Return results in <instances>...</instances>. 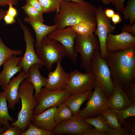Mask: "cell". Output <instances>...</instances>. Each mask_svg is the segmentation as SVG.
<instances>
[{
  "instance_id": "obj_28",
  "label": "cell",
  "mask_w": 135,
  "mask_h": 135,
  "mask_svg": "<svg viewBox=\"0 0 135 135\" xmlns=\"http://www.w3.org/2000/svg\"><path fill=\"white\" fill-rule=\"evenodd\" d=\"M21 50H13L8 47L2 41L0 36V67L8 58L13 55H20Z\"/></svg>"
},
{
  "instance_id": "obj_26",
  "label": "cell",
  "mask_w": 135,
  "mask_h": 135,
  "mask_svg": "<svg viewBox=\"0 0 135 135\" xmlns=\"http://www.w3.org/2000/svg\"><path fill=\"white\" fill-rule=\"evenodd\" d=\"M101 114L111 128L118 129L122 128L121 124L118 121L117 115L113 109L108 108Z\"/></svg>"
},
{
  "instance_id": "obj_27",
  "label": "cell",
  "mask_w": 135,
  "mask_h": 135,
  "mask_svg": "<svg viewBox=\"0 0 135 135\" xmlns=\"http://www.w3.org/2000/svg\"><path fill=\"white\" fill-rule=\"evenodd\" d=\"M84 120L86 122L107 134L111 128L101 114L95 118H88Z\"/></svg>"
},
{
  "instance_id": "obj_32",
  "label": "cell",
  "mask_w": 135,
  "mask_h": 135,
  "mask_svg": "<svg viewBox=\"0 0 135 135\" xmlns=\"http://www.w3.org/2000/svg\"><path fill=\"white\" fill-rule=\"evenodd\" d=\"M22 8L30 18L33 20L43 22V14L34 7L26 4L22 7Z\"/></svg>"
},
{
  "instance_id": "obj_2",
  "label": "cell",
  "mask_w": 135,
  "mask_h": 135,
  "mask_svg": "<svg viewBox=\"0 0 135 135\" xmlns=\"http://www.w3.org/2000/svg\"><path fill=\"white\" fill-rule=\"evenodd\" d=\"M96 8L88 2L84 1L78 3L62 0L53 22L54 24H57L58 29L84 22L96 23Z\"/></svg>"
},
{
  "instance_id": "obj_17",
  "label": "cell",
  "mask_w": 135,
  "mask_h": 135,
  "mask_svg": "<svg viewBox=\"0 0 135 135\" xmlns=\"http://www.w3.org/2000/svg\"><path fill=\"white\" fill-rule=\"evenodd\" d=\"M57 108L56 107H50L40 113L33 115L31 122L39 128L52 132L56 125L54 116Z\"/></svg>"
},
{
  "instance_id": "obj_23",
  "label": "cell",
  "mask_w": 135,
  "mask_h": 135,
  "mask_svg": "<svg viewBox=\"0 0 135 135\" xmlns=\"http://www.w3.org/2000/svg\"><path fill=\"white\" fill-rule=\"evenodd\" d=\"M6 100L4 92H0V122L6 129L11 126L9 122H14V119L8 113Z\"/></svg>"
},
{
  "instance_id": "obj_15",
  "label": "cell",
  "mask_w": 135,
  "mask_h": 135,
  "mask_svg": "<svg viewBox=\"0 0 135 135\" xmlns=\"http://www.w3.org/2000/svg\"><path fill=\"white\" fill-rule=\"evenodd\" d=\"M27 73L22 70L16 77H14L6 85L1 86L7 101L9 108L14 110L16 104L20 102L18 90L22 81L27 76Z\"/></svg>"
},
{
  "instance_id": "obj_45",
  "label": "cell",
  "mask_w": 135,
  "mask_h": 135,
  "mask_svg": "<svg viewBox=\"0 0 135 135\" xmlns=\"http://www.w3.org/2000/svg\"><path fill=\"white\" fill-rule=\"evenodd\" d=\"M8 5L9 6L8 9L6 10V14L15 18L17 14V11L12 5L11 4H9Z\"/></svg>"
},
{
  "instance_id": "obj_19",
  "label": "cell",
  "mask_w": 135,
  "mask_h": 135,
  "mask_svg": "<svg viewBox=\"0 0 135 135\" xmlns=\"http://www.w3.org/2000/svg\"><path fill=\"white\" fill-rule=\"evenodd\" d=\"M24 20L31 26L35 32L36 48L40 46L44 37L58 29V25L56 24L52 26H48L44 24L42 21L33 20L27 17H25Z\"/></svg>"
},
{
  "instance_id": "obj_39",
  "label": "cell",
  "mask_w": 135,
  "mask_h": 135,
  "mask_svg": "<svg viewBox=\"0 0 135 135\" xmlns=\"http://www.w3.org/2000/svg\"><path fill=\"white\" fill-rule=\"evenodd\" d=\"M125 0H111V3L115 6L116 10L122 13L124 8V3Z\"/></svg>"
},
{
  "instance_id": "obj_3",
  "label": "cell",
  "mask_w": 135,
  "mask_h": 135,
  "mask_svg": "<svg viewBox=\"0 0 135 135\" xmlns=\"http://www.w3.org/2000/svg\"><path fill=\"white\" fill-rule=\"evenodd\" d=\"M34 89L33 85L25 79L22 81L19 86L18 95L21 100L22 107L17 120L12 122L11 125L18 126L23 132L28 128L33 117L34 110L37 104L33 95Z\"/></svg>"
},
{
  "instance_id": "obj_24",
  "label": "cell",
  "mask_w": 135,
  "mask_h": 135,
  "mask_svg": "<svg viewBox=\"0 0 135 135\" xmlns=\"http://www.w3.org/2000/svg\"><path fill=\"white\" fill-rule=\"evenodd\" d=\"M96 26V23L84 22L70 26L77 34L86 36L94 33Z\"/></svg>"
},
{
  "instance_id": "obj_29",
  "label": "cell",
  "mask_w": 135,
  "mask_h": 135,
  "mask_svg": "<svg viewBox=\"0 0 135 135\" xmlns=\"http://www.w3.org/2000/svg\"><path fill=\"white\" fill-rule=\"evenodd\" d=\"M113 110L116 113L118 121L121 124L126 118L135 116V103H132L128 106L122 110Z\"/></svg>"
},
{
  "instance_id": "obj_49",
  "label": "cell",
  "mask_w": 135,
  "mask_h": 135,
  "mask_svg": "<svg viewBox=\"0 0 135 135\" xmlns=\"http://www.w3.org/2000/svg\"><path fill=\"white\" fill-rule=\"evenodd\" d=\"M105 5H108L111 3V0H100Z\"/></svg>"
},
{
  "instance_id": "obj_20",
  "label": "cell",
  "mask_w": 135,
  "mask_h": 135,
  "mask_svg": "<svg viewBox=\"0 0 135 135\" xmlns=\"http://www.w3.org/2000/svg\"><path fill=\"white\" fill-rule=\"evenodd\" d=\"M132 103L122 88L114 86L112 94L108 98V108L120 110L128 107Z\"/></svg>"
},
{
  "instance_id": "obj_7",
  "label": "cell",
  "mask_w": 135,
  "mask_h": 135,
  "mask_svg": "<svg viewBox=\"0 0 135 135\" xmlns=\"http://www.w3.org/2000/svg\"><path fill=\"white\" fill-rule=\"evenodd\" d=\"M71 94L66 89L51 90L42 88L34 98L37 104L34 110L33 115L40 113L50 107H57Z\"/></svg>"
},
{
  "instance_id": "obj_31",
  "label": "cell",
  "mask_w": 135,
  "mask_h": 135,
  "mask_svg": "<svg viewBox=\"0 0 135 135\" xmlns=\"http://www.w3.org/2000/svg\"><path fill=\"white\" fill-rule=\"evenodd\" d=\"M44 13L58 12L61 0H38Z\"/></svg>"
},
{
  "instance_id": "obj_13",
  "label": "cell",
  "mask_w": 135,
  "mask_h": 135,
  "mask_svg": "<svg viewBox=\"0 0 135 135\" xmlns=\"http://www.w3.org/2000/svg\"><path fill=\"white\" fill-rule=\"evenodd\" d=\"M93 127L84 119L77 116L57 124L52 132L54 134H67L83 135L87 130Z\"/></svg>"
},
{
  "instance_id": "obj_42",
  "label": "cell",
  "mask_w": 135,
  "mask_h": 135,
  "mask_svg": "<svg viewBox=\"0 0 135 135\" xmlns=\"http://www.w3.org/2000/svg\"><path fill=\"white\" fill-rule=\"evenodd\" d=\"M3 19L6 25L13 24L15 23L16 21L15 18L12 16L6 14L5 15Z\"/></svg>"
},
{
  "instance_id": "obj_35",
  "label": "cell",
  "mask_w": 135,
  "mask_h": 135,
  "mask_svg": "<svg viewBox=\"0 0 135 135\" xmlns=\"http://www.w3.org/2000/svg\"><path fill=\"white\" fill-rule=\"evenodd\" d=\"M23 132L18 126L11 125L6 129L2 135H21Z\"/></svg>"
},
{
  "instance_id": "obj_21",
  "label": "cell",
  "mask_w": 135,
  "mask_h": 135,
  "mask_svg": "<svg viewBox=\"0 0 135 135\" xmlns=\"http://www.w3.org/2000/svg\"><path fill=\"white\" fill-rule=\"evenodd\" d=\"M42 67L38 64H34L31 66L27 72V76L25 80L31 83L35 90L34 96V98L40 92L43 87L45 86L47 81V78L43 76L41 74L39 68Z\"/></svg>"
},
{
  "instance_id": "obj_12",
  "label": "cell",
  "mask_w": 135,
  "mask_h": 135,
  "mask_svg": "<svg viewBox=\"0 0 135 135\" xmlns=\"http://www.w3.org/2000/svg\"><path fill=\"white\" fill-rule=\"evenodd\" d=\"M77 34L70 26L58 29L48 34L50 39L59 42L64 47L66 56L76 64L77 61L78 53L74 50V39Z\"/></svg>"
},
{
  "instance_id": "obj_5",
  "label": "cell",
  "mask_w": 135,
  "mask_h": 135,
  "mask_svg": "<svg viewBox=\"0 0 135 135\" xmlns=\"http://www.w3.org/2000/svg\"><path fill=\"white\" fill-rule=\"evenodd\" d=\"M35 52L38 58L50 71L53 65L66 56L64 48L60 43L46 36L42 39Z\"/></svg>"
},
{
  "instance_id": "obj_6",
  "label": "cell",
  "mask_w": 135,
  "mask_h": 135,
  "mask_svg": "<svg viewBox=\"0 0 135 135\" xmlns=\"http://www.w3.org/2000/svg\"><path fill=\"white\" fill-rule=\"evenodd\" d=\"M74 50L80 55L82 68L86 72H90L91 61L94 53L100 50L98 38L94 33L86 36L77 34L74 39Z\"/></svg>"
},
{
  "instance_id": "obj_46",
  "label": "cell",
  "mask_w": 135,
  "mask_h": 135,
  "mask_svg": "<svg viewBox=\"0 0 135 135\" xmlns=\"http://www.w3.org/2000/svg\"><path fill=\"white\" fill-rule=\"evenodd\" d=\"M104 12L106 16L110 19L115 13L114 11L112 9L109 8H107L104 9Z\"/></svg>"
},
{
  "instance_id": "obj_34",
  "label": "cell",
  "mask_w": 135,
  "mask_h": 135,
  "mask_svg": "<svg viewBox=\"0 0 135 135\" xmlns=\"http://www.w3.org/2000/svg\"><path fill=\"white\" fill-rule=\"evenodd\" d=\"M123 90L131 102L135 103V82L128 85Z\"/></svg>"
},
{
  "instance_id": "obj_9",
  "label": "cell",
  "mask_w": 135,
  "mask_h": 135,
  "mask_svg": "<svg viewBox=\"0 0 135 135\" xmlns=\"http://www.w3.org/2000/svg\"><path fill=\"white\" fill-rule=\"evenodd\" d=\"M94 91L85 108L80 110L77 116L84 119L101 114L108 108V97L98 86L95 85Z\"/></svg>"
},
{
  "instance_id": "obj_16",
  "label": "cell",
  "mask_w": 135,
  "mask_h": 135,
  "mask_svg": "<svg viewBox=\"0 0 135 135\" xmlns=\"http://www.w3.org/2000/svg\"><path fill=\"white\" fill-rule=\"evenodd\" d=\"M60 60L56 67L53 71H50L48 76L47 83L45 88L51 90L66 89L69 74L66 72L62 67Z\"/></svg>"
},
{
  "instance_id": "obj_8",
  "label": "cell",
  "mask_w": 135,
  "mask_h": 135,
  "mask_svg": "<svg viewBox=\"0 0 135 135\" xmlns=\"http://www.w3.org/2000/svg\"><path fill=\"white\" fill-rule=\"evenodd\" d=\"M96 85V80L90 72L82 73L77 70L69 74L66 89L71 94L91 90Z\"/></svg>"
},
{
  "instance_id": "obj_4",
  "label": "cell",
  "mask_w": 135,
  "mask_h": 135,
  "mask_svg": "<svg viewBox=\"0 0 135 135\" xmlns=\"http://www.w3.org/2000/svg\"><path fill=\"white\" fill-rule=\"evenodd\" d=\"M90 72L94 76L96 85L99 87L109 97L114 86L111 77L110 69L105 60L100 56V50H96L90 63Z\"/></svg>"
},
{
  "instance_id": "obj_25",
  "label": "cell",
  "mask_w": 135,
  "mask_h": 135,
  "mask_svg": "<svg viewBox=\"0 0 135 135\" xmlns=\"http://www.w3.org/2000/svg\"><path fill=\"white\" fill-rule=\"evenodd\" d=\"M58 106L54 116L55 121L56 125L72 118L73 116L70 109L63 102Z\"/></svg>"
},
{
  "instance_id": "obj_33",
  "label": "cell",
  "mask_w": 135,
  "mask_h": 135,
  "mask_svg": "<svg viewBox=\"0 0 135 135\" xmlns=\"http://www.w3.org/2000/svg\"><path fill=\"white\" fill-rule=\"evenodd\" d=\"M52 132L49 131L39 128L30 122L27 129L21 135H53Z\"/></svg>"
},
{
  "instance_id": "obj_43",
  "label": "cell",
  "mask_w": 135,
  "mask_h": 135,
  "mask_svg": "<svg viewBox=\"0 0 135 135\" xmlns=\"http://www.w3.org/2000/svg\"><path fill=\"white\" fill-rule=\"evenodd\" d=\"M110 19L113 25L120 23L122 20L120 15L118 12H115Z\"/></svg>"
},
{
  "instance_id": "obj_30",
  "label": "cell",
  "mask_w": 135,
  "mask_h": 135,
  "mask_svg": "<svg viewBox=\"0 0 135 135\" xmlns=\"http://www.w3.org/2000/svg\"><path fill=\"white\" fill-rule=\"evenodd\" d=\"M125 20L129 19V24L135 22V0H128L127 5L122 12Z\"/></svg>"
},
{
  "instance_id": "obj_36",
  "label": "cell",
  "mask_w": 135,
  "mask_h": 135,
  "mask_svg": "<svg viewBox=\"0 0 135 135\" xmlns=\"http://www.w3.org/2000/svg\"><path fill=\"white\" fill-rule=\"evenodd\" d=\"M107 134V135H128L131 134L123 128L118 129L110 128Z\"/></svg>"
},
{
  "instance_id": "obj_48",
  "label": "cell",
  "mask_w": 135,
  "mask_h": 135,
  "mask_svg": "<svg viewBox=\"0 0 135 135\" xmlns=\"http://www.w3.org/2000/svg\"><path fill=\"white\" fill-rule=\"evenodd\" d=\"M2 124L0 122V135H2L6 129L3 127H2Z\"/></svg>"
},
{
  "instance_id": "obj_10",
  "label": "cell",
  "mask_w": 135,
  "mask_h": 135,
  "mask_svg": "<svg viewBox=\"0 0 135 135\" xmlns=\"http://www.w3.org/2000/svg\"><path fill=\"white\" fill-rule=\"evenodd\" d=\"M96 28L94 34L97 36L99 40L100 56L104 60L107 55L106 38L108 34H113L114 32L115 27L114 25H112L110 19L105 15L104 9L102 6H99L96 8Z\"/></svg>"
},
{
  "instance_id": "obj_37",
  "label": "cell",
  "mask_w": 135,
  "mask_h": 135,
  "mask_svg": "<svg viewBox=\"0 0 135 135\" xmlns=\"http://www.w3.org/2000/svg\"><path fill=\"white\" fill-rule=\"evenodd\" d=\"M26 3L36 9L40 13H44L43 9L38 0H26Z\"/></svg>"
},
{
  "instance_id": "obj_41",
  "label": "cell",
  "mask_w": 135,
  "mask_h": 135,
  "mask_svg": "<svg viewBox=\"0 0 135 135\" xmlns=\"http://www.w3.org/2000/svg\"><path fill=\"white\" fill-rule=\"evenodd\" d=\"M122 123L124 124V128H124L129 132H132L133 134H135L134 122H133L132 124H130V123H126L124 121Z\"/></svg>"
},
{
  "instance_id": "obj_1",
  "label": "cell",
  "mask_w": 135,
  "mask_h": 135,
  "mask_svg": "<svg viewBox=\"0 0 135 135\" xmlns=\"http://www.w3.org/2000/svg\"><path fill=\"white\" fill-rule=\"evenodd\" d=\"M104 60L110 69L114 86L123 90L135 82V47L107 52Z\"/></svg>"
},
{
  "instance_id": "obj_22",
  "label": "cell",
  "mask_w": 135,
  "mask_h": 135,
  "mask_svg": "<svg viewBox=\"0 0 135 135\" xmlns=\"http://www.w3.org/2000/svg\"><path fill=\"white\" fill-rule=\"evenodd\" d=\"M91 90L80 93L71 94L63 102L70 109L73 115L77 116L80 110V107L86 100L91 96Z\"/></svg>"
},
{
  "instance_id": "obj_40",
  "label": "cell",
  "mask_w": 135,
  "mask_h": 135,
  "mask_svg": "<svg viewBox=\"0 0 135 135\" xmlns=\"http://www.w3.org/2000/svg\"><path fill=\"white\" fill-rule=\"evenodd\" d=\"M122 32H126L130 33L134 35H135V23L131 25L129 24H124L121 29Z\"/></svg>"
},
{
  "instance_id": "obj_44",
  "label": "cell",
  "mask_w": 135,
  "mask_h": 135,
  "mask_svg": "<svg viewBox=\"0 0 135 135\" xmlns=\"http://www.w3.org/2000/svg\"><path fill=\"white\" fill-rule=\"evenodd\" d=\"M18 0H0V6H5L9 4L13 6L16 5Z\"/></svg>"
},
{
  "instance_id": "obj_50",
  "label": "cell",
  "mask_w": 135,
  "mask_h": 135,
  "mask_svg": "<svg viewBox=\"0 0 135 135\" xmlns=\"http://www.w3.org/2000/svg\"><path fill=\"white\" fill-rule=\"evenodd\" d=\"M66 0L68 1H72L78 3H82L84 1V0Z\"/></svg>"
},
{
  "instance_id": "obj_47",
  "label": "cell",
  "mask_w": 135,
  "mask_h": 135,
  "mask_svg": "<svg viewBox=\"0 0 135 135\" xmlns=\"http://www.w3.org/2000/svg\"><path fill=\"white\" fill-rule=\"evenodd\" d=\"M6 12V10H4L2 9H0V21L3 18Z\"/></svg>"
},
{
  "instance_id": "obj_18",
  "label": "cell",
  "mask_w": 135,
  "mask_h": 135,
  "mask_svg": "<svg viewBox=\"0 0 135 135\" xmlns=\"http://www.w3.org/2000/svg\"><path fill=\"white\" fill-rule=\"evenodd\" d=\"M17 56H12L3 64V69L0 73V86L8 84L15 74L22 71V68L18 65L22 57Z\"/></svg>"
},
{
  "instance_id": "obj_11",
  "label": "cell",
  "mask_w": 135,
  "mask_h": 135,
  "mask_svg": "<svg viewBox=\"0 0 135 135\" xmlns=\"http://www.w3.org/2000/svg\"><path fill=\"white\" fill-rule=\"evenodd\" d=\"M17 19L23 32L26 44L25 52L18 65L22 68V71L27 73L30 67L34 64H38L42 67L44 66V64L36 55L34 48L35 40L28 28L22 23L20 18H18Z\"/></svg>"
},
{
  "instance_id": "obj_14",
  "label": "cell",
  "mask_w": 135,
  "mask_h": 135,
  "mask_svg": "<svg viewBox=\"0 0 135 135\" xmlns=\"http://www.w3.org/2000/svg\"><path fill=\"white\" fill-rule=\"evenodd\" d=\"M106 47L107 52L135 47V36L131 33L124 32L117 34L109 33L106 38Z\"/></svg>"
},
{
  "instance_id": "obj_38",
  "label": "cell",
  "mask_w": 135,
  "mask_h": 135,
  "mask_svg": "<svg viewBox=\"0 0 135 135\" xmlns=\"http://www.w3.org/2000/svg\"><path fill=\"white\" fill-rule=\"evenodd\" d=\"M83 135H107L106 133L96 128L93 127L86 131Z\"/></svg>"
}]
</instances>
